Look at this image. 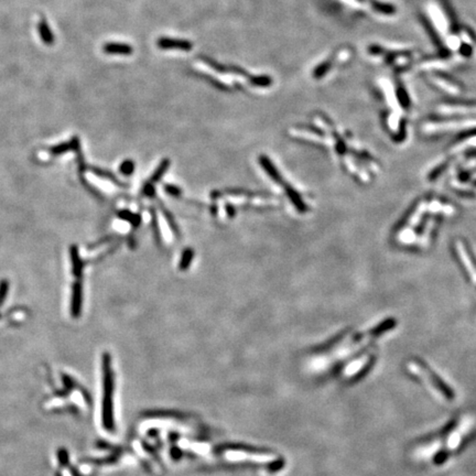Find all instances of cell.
Listing matches in <instances>:
<instances>
[{
    "label": "cell",
    "instance_id": "cell-1",
    "mask_svg": "<svg viewBox=\"0 0 476 476\" xmlns=\"http://www.w3.org/2000/svg\"><path fill=\"white\" fill-rule=\"evenodd\" d=\"M103 371H104V402H103V421L105 428L111 430L114 427L113 423V396L114 385L113 376L110 371V358L108 354H104L103 357Z\"/></svg>",
    "mask_w": 476,
    "mask_h": 476
},
{
    "label": "cell",
    "instance_id": "cell-2",
    "mask_svg": "<svg viewBox=\"0 0 476 476\" xmlns=\"http://www.w3.org/2000/svg\"><path fill=\"white\" fill-rule=\"evenodd\" d=\"M409 370L419 377H423L424 379H427V381L431 386L435 387V389L438 390L439 393H441L444 396V398H447L448 400L453 399V393L451 390H450L447 386H445L442 381H440L438 377H436L433 373L429 372L428 368L426 366L420 365L418 363H411L409 364Z\"/></svg>",
    "mask_w": 476,
    "mask_h": 476
},
{
    "label": "cell",
    "instance_id": "cell-3",
    "mask_svg": "<svg viewBox=\"0 0 476 476\" xmlns=\"http://www.w3.org/2000/svg\"><path fill=\"white\" fill-rule=\"evenodd\" d=\"M455 249L457 252V256H460L463 266H464L466 271L469 272L470 278L473 281H476V266L474 264V260L472 258V255L470 254L469 249H466V247L462 242H457L455 244Z\"/></svg>",
    "mask_w": 476,
    "mask_h": 476
},
{
    "label": "cell",
    "instance_id": "cell-4",
    "mask_svg": "<svg viewBox=\"0 0 476 476\" xmlns=\"http://www.w3.org/2000/svg\"><path fill=\"white\" fill-rule=\"evenodd\" d=\"M157 45L160 49H178L182 51H190L193 45L190 41L180 40V39H170V38H160L157 41Z\"/></svg>",
    "mask_w": 476,
    "mask_h": 476
},
{
    "label": "cell",
    "instance_id": "cell-5",
    "mask_svg": "<svg viewBox=\"0 0 476 476\" xmlns=\"http://www.w3.org/2000/svg\"><path fill=\"white\" fill-rule=\"evenodd\" d=\"M72 302H71V312L72 315L77 317L82 311L83 303V289L81 281H76L72 287Z\"/></svg>",
    "mask_w": 476,
    "mask_h": 476
},
{
    "label": "cell",
    "instance_id": "cell-6",
    "mask_svg": "<svg viewBox=\"0 0 476 476\" xmlns=\"http://www.w3.org/2000/svg\"><path fill=\"white\" fill-rule=\"evenodd\" d=\"M103 51L110 55H131L134 48L127 43L122 42H107L103 45Z\"/></svg>",
    "mask_w": 476,
    "mask_h": 476
},
{
    "label": "cell",
    "instance_id": "cell-7",
    "mask_svg": "<svg viewBox=\"0 0 476 476\" xmlns=\"http://www.w3.org/2000/svg\"><path fill=\"white\" fill-rule=\"evenodd\" d=\"M70 150H74V151H79L80 150V140L77 137H73L68 143L59 144L54 145V147L50 148V153L54 154V156H59V154L70 151Z\"/></svg>",
    "mask_w": 476,
    "mask_h": 476
},
{
    "label": "cell",
    "instance_id": "cell-8",
    "mask_svg": "<svg viewBox=\"0 0 476 476\" xmlns=\"http://www.w3.org/2000/svg\"><path fill=\"white\" fill-rule=\"evenodd\" d=\"M38 31H39V36H40L43 43H45L46 45H52L54 43L55 41L54 34L52 31H51L50 25L48 22H46V20L44 18H42L40 21H39Z\"/></svg>",
    "mask_w": 476,
    "mask_h": 476
},
{
    "label": "cell",
    "instance_id": "cell-9",
    "mask_svg": "<svg viewBox=\"0 0 476 476\" xmlns=\"http://www.w3.org/2000/svg\"><path fill=\"white\" fill-rule=\"evenodd\" d=\"M70 254H71V259H72V264H73V274H74L77 279H80V278L82 277V271H83L84 265H83L82 259H81V257H80L79 249H77V247L75 245H73L71 247Z\"/></svg>",
    "mask_w": 476,
    "mask_h": 476
},
{
    "label": "cell",
    "instance_id": "cell-10",
    "mask_svg": "<svg viewBox=\"0 0 476 476\" xmlns=\"http://www.w3.org/2000/svg\"><path fill=\"white\" fill-rule=\"evenodd\" d=\"M330 67H331V60H328V61H324L323 63H321L319 66H316L314 68V72H313V76H314L315 79H320V77H322L325 74V73H327L330 70Z\"/></svg>",
    "mask_w": 476,
    "mask_h": 476
},
{
    "label": "cell",
    "instance_id": "cell-11",
    "mask_svg": "<svg viewBox=\"0 0 476 476\" xmlns=\"http://www.w3.org/2000/svg\"><path fill=\"white\" fill-rule=\"evenodd\" d=\"M91 170H92V172H93V173L97 174L98 177H102V178L108 179V180H110L111 182H114V183H116V184H118V186H122V183L119 182L118 180L116 179L113 174L109 173V172H107V171H105V170H101V169H97V168H91Z\"/></svg>",
    "mask_w": 476,
    "mask_h": 476
},
{
    "label": "cell",
    "instance_id": "cell-12",
    "mask_svg": "<svg viewBox=\"0 0 476 476\" xmlns=\"http://www.w3.org/2000/svg\"><path fill=\"white\" fill-rule=\"evenodd\" d=\"M8 290H9V282L7 280L0 281V307H1L3 302H5L8 294Z\"/></svg>",
    "mask_w": 476,
    "mask_h": 476
},
{
    "label": "cell",
    "instance_id": "cell-13",
    "mask_svg": "<svg viewBox=\"0 0 476 476\" xmlns=\"http://www.w3.org/2000/svg\"><path fill=\"white\" fill-rule=\"evenodd\" d=\"M192 258H193V251L191 249H186L184 251L182 260L181 263H180V267H181V269H186L188 267V265H190Z\"/></svg>",
    "mask_w": 476,
    "mask_h": 476
},
{
    "label": "cell",
    "instance_id": "cell-14",
    "mask_svg": "<svg viewBox=\"0 0 476 476\" xmlns=\"http://www.w3.org/2000/svg\"><path fill=\"white\" fill-rule=\"evenodd\" d=\"M134 166H135V165L131 160L124 161L121 166V172L125 175H129L134 172Z\"/></svg>",
    "mask_w": 476,
    "mask_h": 476
},
{
    "label": "cell",
    "instance_id": "cell-15",
    "mask_svg": "<svg viewBox=\"0 0 476 476\" xmlns=\"http://www.w3.org/2000/svg\"><path fill=\"white\" fill-rule=\"evenodd\" d=\"M0 317H1V315H0Z\"/></svg>",
    "mask_w": 476,
    "mask_h": 476
}]
</instances>
